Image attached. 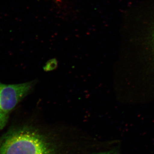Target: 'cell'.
Segmentation results:
<instances>
[{
  "label": "cell",
  "instance_id": "obj_1",
  "mask_svg": "<svg viewBox=\"0 0 154 154\" xmlns=\"http://www.w3.org/2000/svg\"><path fill=\"white\" fill-rule=\"evenodd\" d=\"M0 154H54L45 137L29 127L10 131L0 139Z\"/></svg>",
  "mask_w": 154,
  "mask_h": 154
},
{
  "label": "cell",
  "instance_id": "obj_2",
  "mask_svg": "<svg viewBox=\"0 0 154 154\" xmlns=\"http://www.w3.org/2000/svg\"><path fill=\"white\" fill-rule=\"evenodd\" d=\"M31 82L5 85L0 82V109L8 114L31 90Z\"/></svg>",
  "mask_w": 154,
  "mask_h": 154
},
{
  "label": "cell",
  "instance_id": "obj_3",
  "mask_svg": "<svg viewBox=\"0 0 154 154\" xmlns=\"http://www.w3.org/2000/svg\"><path fill=\"white\" fill-rule=\"evenodd\" d=\"M8 119V114L4 113L0 109V131L3 129L7 124Z\"/></svg>",
  "mask_w": 154,
  "mask_h": 154
},
{
  "label": "cell",
  "instance_id": "obj_4",
  "mask_svg": "<svg viewBox=\"0 0 154 154\" xmlns=\"http://www.w3.org/2000/svg\"><path fill=\"white\" fill-rule=\"evenodd\" d=\"M97 154H117L116 152L111 151L108 152H105L100 153Z\"/></svg>",
  "mask_w": 154,
  "mask_h": 154
}]
</instances>
